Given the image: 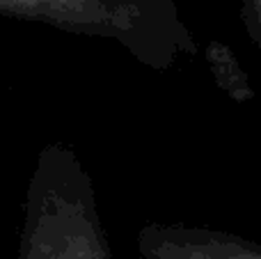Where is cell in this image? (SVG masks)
<instances>
[{
  "label": "cell",
  "mask_w": 261,
  "mask_h": 259,
  "mask_svg": "<svg viewBox=\"0 0 261 259\" xmlns=\"http://www.w3.org/2000/svg\"><path fill=\"white\" fill-rule=\"evenodd\" d=\"M241 18L252 44L261 53V0H241Z\"/></svg>",
  "instance_id": "cell-5"
},
{
  "label": "cell",
  "mask_w": 261,
  "mask_h": 259,
  "mask_svg": "<svg viewBox=\"0 0 261 259\" xmlns=\"http://www.w3.org/2000/svg\"><path fill=\"white\" fill-rule=\"evenodd\" d=\"M0 14L117 41L153 71H170L199 53L176 0H0Z\"/></svg>",
  "instance_id": "cell-1"
},
{
  "label": "cell",
  "mask_w": 261,
  "mask_h": 259,
  "mask_svg": "<svg viewBox=\"0 0 261 259\" xmlns=\"http://www.w3.org/2000/svg\"><path fill=\"white\" fill-rule=\"evenodd\" d=\"M206 64L211 71L216 85L229 96L236 103H245V101L254 99V87L250 83V76L243 67H241L236 53L231 50L229 44L220 39H208L206 44Z\"/></svg>",
  "instance_id": "cell-4"
},
{
  "label": "cell",
  "mask_w": 261,
  "mask_h": 259,
  "mask_svg": "<svg viewBox=\"0 0 261 259\" xmlns=\"http://www.w3.org/2000/svg\"><path fill=\"white\" fill-rule=\"evenodd\" d=\"M21 259H113L92 179L67 145H48L37 159Z\"/></svg>",
  "instance_id": "cell-2"
},
{
  "label": "cell",
  "mask_w": 261,
  "mask_h": 259,
  "mask_svg": "<svg viewBox=\"0 0 261 259\" xmlns=\"http://www.w3.org/2000/svg\"><path fill=\"white\" fill-rule=\"evenodd\" d=\"M138 252L140 259H261V243L202 225L147 223Z\"/></svg>",
  "instance_id": "cell-3"
}]
</instances>
